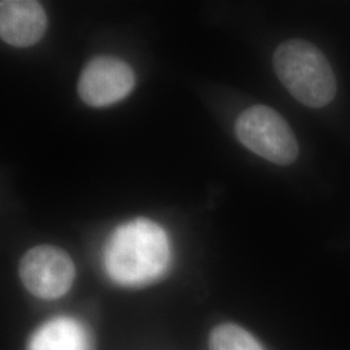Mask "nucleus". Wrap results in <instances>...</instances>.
I'll return each mask as SVG.
<instances>
[{"instance_id":"f257e3e1","label":"nucleus","mask_w":350,"mask_h":350,"mask_svg":"<svg viewBox=\"0 0 350 350\" xmlns=\"http://www.w3.org/2000/svg\"><path fill=\"white\" fill-rule=\"evenodd\" d=\"M105 267L122 286H143L163 274L170 245L163 228L147 218L120 226L105 248Z\"/></svg>"},{"instance_id":"f03ea898","label":"nucleus","mask_w":350,"mask_h":350,"mask_svg":"<svg viewBox=\"0 0 350 350\" xmlns=\"http://www.w3.org/2000/svg\"><path fill=\"white\" fill-rule=\"evenodd\" d=\"M276 75L301 104L322 108L338 92L336 77L323 52L304 39H288L274 52Z\"/></svg>"},{"instance_id":"7ed1b4c3","label":"nucleus","mask_w":350,"mask_h":350,"mask_svg":"<svg viewBox=\"0 0 350 350\" xmlns=\"http://www.w3.org/2000/svg\"><path fill=\"white\" fill-rule=\"evenodd\" d=\"M239 140L270 163L287 166L299 157V144L287 121L270 107L254 105L241 113L235 124Z\"/></svg>"},{"instance_id":"20e7f679","label":"nucleus","mask_w":350,"mask_h":350,"mask_svg":"<svg viewBox=\"0 0 350 350\" xmlns=\"http://www.w3.org/2000/svg\"><path fill=\"white\" fill-rule=\"evenodd\" d=\"M18 274L26 289L39 299H59L75 282V267L65 250L39 245L27 250L20 261Z\"/></svg>"},{"instance_id":"39448f33","label":"nucleus","mask_w":350,"mask_h":350,"mask_svg":"<svg viewBox=\"0 0 350 350\" xmlns=\"http://www.w3.org/2000/svg\"><path fill=\"white\" fill-rule=\"evenodd\" d=\"M135 85L131 66L112 56L92 59L78 81L81 99L91 107H107L125 99Z\"/></svg>"},{"instance_id":"423d86ee","label":"nucleus","mask_w":350,"mask_h":350,"mask_svg":"<svg viewBox=\"0 0 350 350\" xmlns=\"http://www.w3.org/2000/svg\"><path fill=\"white\" fill-rule=\"evenodd\" d=\"M47 30V16L33 0L0 1V37L13 47L37 44Z\"/></svg>"},{"instance_id":"0eeeda50","label":"nucleus","mask_w":350,"mask_h":350,"mask_svg":"<svg viewBox=\"0 0 350 350\" xmlns=\"http://www.w3.org/2000/svg\"><path fill=\"white\" fill-rule=\"evenodd\" d=\"M27 350H91V338L79 321L59 317L38 328Z\"/></svg>"},{"instance_id":"6e6552de","label":"nucleus","mask_w":350,"mask_h":350,"mask_svg":"<svg viewBox=\"0 0 350 350\" xmlns=\"http://www.w3.org/2000/svg\"><path fill=\"white\" fill-rule=\"evenodd\" d=\"M211 350H263L258 340L234 323L217 325L209 338Z\"/></svg>"}]
</instances>
